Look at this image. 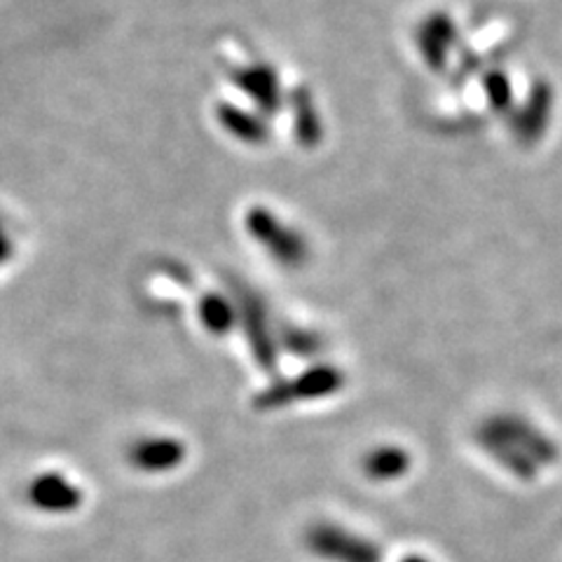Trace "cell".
<instances>
[{"label":"cell","instance_id":"6da1fadb","mask_svg":"<svg viewBox=\"0 0 562 562\" xmlns=\"http://www.w3.org/2000/svg\"><path fill=\"white\" fill-rule=\"evenodd\" d=\"M33 499L35 504H43L45 508H61L74 502V490L59 479H49L35 483L33 487Z\"/></svg>","mask_w":562,"mask_h":562}]
</instances>
